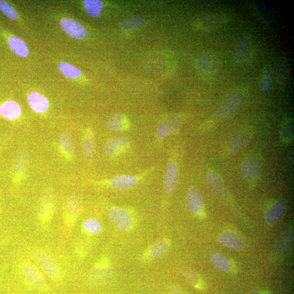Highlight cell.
<instances>
[{"label": "cell", "instance_id": "3957f363", "mask_svg": "<svg viewBox=\"0 0 294 294\" xmlns=\"http://www.w3.org/2000/svg\"><path fill=\"white\" fill-rule=\"evenodd\" d=\"M109 216L113 223L119 229L127 231L132 226L131 217L128 212L120 208H114L110 210Z\"/></svg>", "mask_w": 294, "mask_h": 294}, {"label": "cell", "instance_id": "d590c367", "mask_svg": "<svg viewBox=\"0 0 294 294\" xmlns=\"http://www.w3.org/2000/svg\"><path fill=\"white\" fill-rule=\"evenodd\" d=\"M184 274L187 282L191 286L199 289L204 288V283L202 282L199 277L194 271L186 270L184 272Z\"/></svg>", "mask_w": 294, "mask_h": 294}, {"label": "cell", "instance_id": "7bdbcfd3", "mask_svg": "<svg viewBox=\"0 0 294 294\" xmlns=\"http://www.w3.org/2000/svg\"><path fill=\"white\" fill-rule=\"evenodd\" d=\"M290 158H291V160L293 161H294V152L293 151L292 152V153L291 154Z\"/></svg>", "mask_w": 294, "mask_h": 294}, {"label": "cell", "instance_id": "4dcf8cb0", "mask_svg": "<svg viewBox=\"0 0 294 294\" xmlns=\"http://www.w3.org/2000/svg\"><path fill=\"white\" fill-rule=\"evenodd\" d=\"M144 19L137 17L129 18L124 21L122 23V28L125 31L136 30L143 26L145 24Z\"/></svg>", "mask_w": 294, "mask_h": 294}, {"label": "cell", "instance_id": "5bb4252c", "mask_svg": "<svg viewBox=\"0 0 294 294\" xmlns=\"http://www.w3.org/2000/svg\"><path fill=\"white\" fill-rule=\"evenodd\" d=\"M28 102L31 109L38 113H45L49 108V101L39 93H31L28 95Z\"/></svg>", "mask_w": 294, "mask_h": 294}, {"label": "cell", "instance_id": "f35d334b", "mask_svg": "<svg viewBox=\"0 0 294 294\" xmlns=\"http://www.w3.org/2000/svg\"><path fill=\"white\" fill-rule=\"evenodd\" d=\"M273 74L271 70H268L264 76L260 88L264 91H271L273 88Z\"/></svg>", "mask_w": 294, "mask_h": 294}, {"label": "cell", "instance_id": "e575fe53", "mask_svg": "<svg viewBox=\"0 0 294 294\" xmlns=\"http://www.w3.org/2000/svg\"><path fill=\"white\" fill-rule=\"evenodd\" d=\"M282 136L284 141H290L294 136L293 120L288 119L284 122L282 128Z\"/></svg>", "mask_w": 294, "mask_h": 294}, {"label": "cell", "instance_id": "7c38bea8", "mask_svg": "<svg viewBox=\"0 0 294 294\" xmlns=\"http://www.w3.org/2000/svg\"><path fill=\"white\" fill-rule=\"evenodd\" d=\"M128 146L129 141L126 137L114 138L106 144L104 151L108 156L113 157L121 153Z\"/></svg>", "mask_w": 294, "mask_h": 294}, {"label": "cell", "instance_id": "ab89813d", "mask_svg": "<svg viewBox=\"0 0 294 294\" xmlns=\"http://www.w3.org/2000/svg\"><path fill=\"white\" fill-rule=\"evenodd\" d=\"M28 159V154L26 151H23L19 156L15 167L16 173L17 175H21L25 171Z\"/></svg>", "mask_w": 294, "mask_h": 294}, {"label": "cell", "instance_id": "836d02e7", "mask_svg": "<svg viewBox=\"0 0 294 294\" xmlns=\"http://www.w3.org/2000/svg\"><path fill=\"white\" fill-rule=\"evenodd\" d=\"M83 228L87 233L94 235L99 233L102 230V227L100 222L97 219L92 218L85 222Z\"/></svg>", "mask_w": 294, "mask_h": 294}, {"label": "cell", "instance_id": "ffe728a7", "mask_svg": "<svg viewBox=\"0 0 294 294\" xmlns=\"http://www.w3.org/2000/svg\"><path fill=\"white\" fill-rule=\"evenodd\" d=\"M219 241L224 247L234 250H240L244 248L243 241L238 236L229 232L221 234L219 237Z\"/></svg>", "mask_w": 294, "mask_h": 294}, {"label": "cell", "instance_id": "9a60e30c", "mask_svg": "<svg viewBox=\"0 0 294 294\" xmlns=\"http://www.w3.org/2000/svg\"><path fill=\"white\" fill-rule=\"evenodd\" d=\"M138 178L136 176L120 175L115 177L108 181L109 184L115 189L125 190L137 184Z\"/></svg>", "mask_w": 294, "mask_h": 294}, {"label": "cell", "instance_id": "ac0fdd59", "mask_svg": "<svg viewBox=\"0 0 294 294\" xmlns=\"http://www.w3.org/2000/svg\"><path fill=\"white\" fill-rule=\"evenodd\" d=\"M250 139L249 133L244 132L235 133L229 139V147L233 152L240 151L247 146Z\"/></svg>", "mask_w": 294, "mask_h": 294}, {"label": "cell", "instance_id": "d4e9b609", "mask_svg": "<svg viewBox=\"0 0 294 294\" xmlns=\"http://www.w3.org/2000/svg\"><path fill=\"white\" fill-rule=\"evenodd\" d=\"M289 64L286 58H282L279 61L276 70V79L277 83L283 84L284 83L289 76Z\"/></svg>", "mask_w": 294, "mask_h": 294}, {"label": "cell", "instance_id": "74e56055", "mask_svg": "<svg viewBox=\"0 0 294 294\" xmlns=\"http://www.w3.org/2000/svg\"><path fill=\"white\" fill-rule=\"evenodd\" d=\"M293 239V234L292 232L284 235L277 245L276 252H277L278 254H283L286 250H287L292 243Z\"/></svg>", "mask_w": 294, "mask_h": 294}, {"label": "cell", "instance_id": "83f0119b", "mask_svg": "<svg viewBox=\"0 0 294 294\" xmlns=\"http://www.w3.org/2000/svg\"><path fill=\"white\" fill-rule=\"evenodd\" d=\"M211 260L214 266L221 271L228 272L230 271V263L224 255L219 253H214L211 255Z\"/></svg>", "mask_w": 294, "mask_h": 294}, {"label": "cell", "instance_id": "4fadbf2b", "mask_svg": "<svg viewBox=\"0 0 294 294\" xmlns=\"http://www.w3.org/2000/svg\"><path fill=\"white\" fill-rule=\"evenodd\" d=\"M260 163L257 158H250L245 160L241 168L243 176L248 180L256 178L260 171Z\"/></svg>", "mask_w": 294, "mask_h": 294}, {"label": "cell", "instance_id": "d6986e66", "mask_svg": "<svg viewBox=\"0 0 294 294\" xmlns=\"http://www.w3.org/2000/svg\"><path fill=\"white\" fill-rule=\"evenodd\" d=\"M178 172L175 163L168 165L165 178L164 191L166 194L170 195L175 190L177 185Z\"/></svg>", "mask_w": 294, "mask_h": 294}, {"label": "cell", "instance_id": "cb8c5ba5", "mask_svg": "<svg viewBox=\"0 0 294 294\" xmlns=\"http://www.w3.org/2000/svg\"><path fill=\"white\" fill-rule=\"evenodd\" d=\"M9 46L18 56L26 57L29 55V49L26 43L20 38L12 37L8 40Z\"/></svg>", "mask_w": 294, "mask_h": 294}, {"label": "cell", "instance_id": "8fae6325", "mask_svg": "<svg viewBox=\"0 0 294 294\" xmlns=\"http://www.w3.org/2000/svg\"><path fill=\"white\" fill-rule=\"evenodd\" d=\"M55 201L50 194L43 196L40 202L39 214L43 223L50 221L54 209Z\"/></svg>", "mask_w": 294, "mask_h": 294}, {"label": "cell", "instance_id": "e0dca14e", "mask_svg": "<svg viewBox=\"0 0 294 294\" xmlns=\"http://www.w3.org/2000/svg\"><path fill=\"white\" fill-rule=\"evenodd\" d=\"M22 110L20 105L14 101L3 103L0 108L2 116L9 120H16L21 116Z\"/></svg>", "mask_w": 294, "mask_h": 294}, {"label": "cell", "instance_id": "ba28073f", "mask_svg": "<svg viewBox=\"0 0 294 294\" xmlns=\"http://www.w3.org/2000/svg\"><path fill=\"white\" fill-rule=\"evenodd\" d=\"M197 65L202 71L214 73L219 68V62L216 58L208 53H204L197 58Z\"/></svg>", "mask_w": 294, "mask_h": 294}, {"label": "cell", "instance_id": "7a4b0ae2", "mask_svg": "<svg viewBox=\"0 0 294 294\" xmlns=\"http://www.w3.org/2000/svg\"><path fill=\"white\" fill-rule=\"evenodd\" d=\"M62 30L67 35L76 40L84 39L88 35V31L84 26L78 22L69 18H64L60 22Z\"/></svg>", "mask_w": 294, "mask_h": 294}, {"label": "cell", "instance_id": "1f68e13d", "mask_svg": "<svg viewBox=\"0 0 294 294\" xmlns=\"http://www.w3.org/2000/svg\"><path fill=\"white\" fill-rule=\"evenodd\" d=\"M82 152L86 161H90L93 160L95 155V145L92 139H85L82 143Z\"/></svg>", "mask_w": 294, "mask_h": 294}, {"label": "cell", "instance_id": "60d3db41", "mask_svg": "<svg viewBox=\"0 0 294 294\" xmlns=\"http://www.w3.org/2000/svg\"><path fill=\"white\" fill-rule=\"evenodd\" d=\"M249 294H268L266 292L263 293V292H252L251 293H249Z\"/></svg>", "mask_w": 294, "mask_h": 294}, {"label": "cell", "instance_id": "f1b7e54d", "mask_svg": "<svg viewBox=\"0 0 294 294\" xmlns=\"http://www.w3.org/2000/svg\"><path fill=\"white\" fill-rule=\"evenodd\" d=\"M59 69L61 73L68 78L76 79L80 78L82 75L80 69L68 63H61L59 65Z\"/></svg>", "mask_w": 294, "mask_h": 294}, {"label": "cell", "instance_id": "8d00e7d4", "mask_svg": "<svg viewBox=\"0 0 294 294\" xmlns=\"http://www.w3.org/2000/svg\"><path fill=\"white\" fill-rule=\"evenodd\" d=\"M0 11L12 21H16L18 18L16 9L6 1L0 0Z\"/></svg>", "mask_w": 294, "mask_h": 294}, {"label": "cell", "instance_id": "8992f818", "mask_svg": "<svg viewBox=\"0 0 294 294\" xmlns=\"http://www.w3.org/2000/svg\"><path fill=\"white\" fill-rule=\"evenodd\" d=\"M250 49V42L249 38H239L234 48L233 59L237 64H243L247 60Z\"/></svg>", "mask_w": 294, "mask_h": 294}, {"label": "cell", "instance_id": "52a82bcc", "mask_svg": "<svg viewBox=\"0 0 294 294\" xmlns=\"http://www.w3.org/2000/svg\"><path fill=\"white\" fill-rule=\"evenodd\" d=\"M37 260L43 271L48 277L55 278L58 274L56 263L51 255L44 252L38 253Z\"/></svg>", "mask_w": 294, "mask_h": 294}, {"label": "cell", "instance_id": "6da1fadb", "mask_svg": "<svg viewBox=\"0 0 294 294\" xmlns=\"http://www.w3.org/2000/svg\"><path fill=\"white\" fill-rule=\"evenodd\" d=\"M242 104V98L239 94L230 95L226 99L220 108L218 117L226 119L232 117L240 109Z\"/></svg>", "mask_w": 294, "mask_h": 294}, {"label": "cell", "instance_id": "44dd1931", "mask_svg": "<svg viewBox=\"0 0 294 294\" xmlns=\"http://www.w3.org/2000/svg\"><path fill=\"white\" fill-rule=\"evenodd\" d=\"M206 180L212 189L217 195L223 199H226V193L223 181L215 173L209 171L207 173Z\"/></svg>", "mask_w": 294, "mask_h": 294}, {"label": "cell", "instance_id": "2e32d148", "mask_svg": "<svg viewBox=\"0 0 294 294\" xmlns=\"http://www.w3.org/2000/svg\"><path fill=\"white\" fill-rule=\"evenodd\" d=\"M187 203L193 213L199 214L204 208L203 197L200 192L196 188H191L188 192Z\"/></svg>", "mask_w": 294, "mask_h": 294}, {"label": "cell", "instance_id": "277c9868", "mask_svg": "<svg viewBox=\"0 0 294 294\" xmlns=\"http://www.w3.org/2000/svg\"><path fill=\"white\" fill-rule=\"evenodd\" d=\"M227 20V17L223 14H208L200 19L199 25L202 30L209 31L219 28Z\"/></svg>", "mask_w": 294, "mask_h": 294}, {"label": "cell", "instance_id": "7402d4cb", "mask_svg": "<svg viewBox=\"0 0 294 294\" xmlns=\"http://www.w3.org/2000/svg\"><path fill=\"white\" fill-rule=\"evenodd\" d=\"M129 127V123L126 117L122 114L113 115L108 122V128L113 132L122 131Z\"/></svg>", "mask_w": 294, "mask_h": 294}, {"label": "cell", "instance_id": "9c48e42d", "mask_svg": "<svg viewBox=\"0 0 294 294\" xmlns=\"http://www.w3.org/2000/svg\"><path fill=\"white\" fill-rule=\"evenodd\" d=\"M182 120L179 117H173L163 122L159 125L157 134L159 137L163 138L176 133L181 126Z\"/></svg>", "mask_w": 294, "mask_h": 294}, {"label": "cell", "instance_id": "30bf717a", "mask_svg": "<svg viewBox=\"0 0 294 294\" xmlns=\"http://www.w3.org/2000/svg\"><path fill=\"white\" fill-rule=\"evenodd\" d=\"M23 275L26 281L32 286L38 289L45 287V278L35 267L27 265L24 267Z\"/></svg>", "mask_w": 294, "mask_h": 294}, {"label": "cell", "instance_id": "d6a6232c", "mask_svg": "<svg viewBox=\"0 0 294 294\" xmlns=\"http://www.w3.org/2000/svg\"><path fill=\"white\" fill-rule=\"evenodd\" d=\"M59 144L64 151L67 154L73 153L74 146L70 135L68 133H64L61 135L59 137Z\"/></svg>", "mask_w": 294, "mask_h": 294}, {"label": "cell", "instance_id": "5b68a950", "mask_svg": "<svg viewBox=\"0 0 294 294\" xmlns=\"http://www.w3.org/2000/svg\"><path fill=\"white\" fill-rule=\"evenodd\" d=\"M113 275L114 273L112 269L100 265L91 272L90 280L95 285H103L112 280Z\"/></svg>", "mask_w": 294, "mask_h": 294}, {"label": "cell", "instance_id": "603a6c76", "mask_svg": "<svg viewBox=\"0 0 294 294\" xmlns=\"http://www.w3.org/2000/svg\"><path fill=\"white\" fill-rule=\"evenodd\" d=\"M284 205L281 203L273 204L267 212L266 220L269 225H274L278 223L284 213Z\"/></svg>", "mask_w": 294, "mask_h": 294}, {"label": "cell", "instance_id": "484cf974", "mask_svg": "<svg viewBox=\"0 0 294 294\" xmlns=\"http://www.w3.org/2000/svg\"><path fill=\"white\" fill-rule=\"evenodd\" d=\"M84 4L87 12L94 18L98 17L103 9V3L100 0H85Z\"/></svg>", "mask_w": 294, "mask_h": 294}, {"label": "cell", "instance_id": "f546056e", "mask_svg": "<svg viewBox=\"0 0 294 294\" xmlns=\"http://www.w3.org/2000/svg\"><path fill=\"white\" fill-rule=\"evenodd\" d=\"M66 210L67 214L71 218L78 216L81 210L79 200L75 196L70 197L66 202Z\"/></svg>", "mask_w": 294, "mask_h": 294}, {"label": "cell", "instance_id": "b9f144b4", "mask_svg": "<svg viewBox=\"0 0 294 294\" xmlns=\"http://www.w3.org/2000/svg\"><path fill=\"white\" fill-rule=\"evenodd\" d=\"M171 294H184L180 292L174 291V292H172L171 293Z\"/></svg>", "mask_w": 294, "mask_h": 294}, {"label": "cell", "instance_id": "4316f807", "mask_svg": "<svg viewBox=\"0 0 294 294\" xmlns=\"http://www.w3.org/2000/svg\"><path fill=\"white\" fill-rule=\"evenodd\" d=\"M170 249V244L166 240H161L153 245L149 251L150 256L154 259L160 258Z\"/></svg>", "mask_w": 294, "mask_h": 294}]
</instances>
